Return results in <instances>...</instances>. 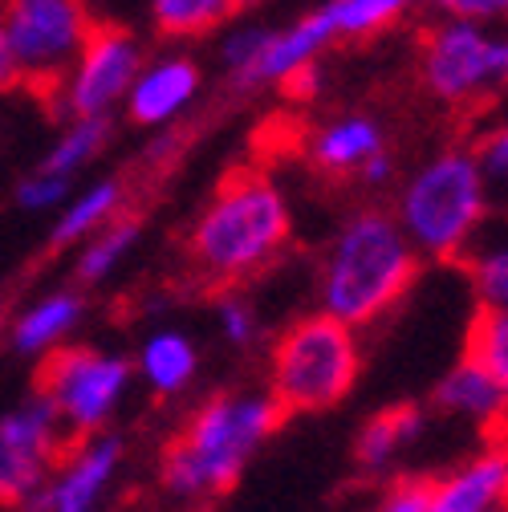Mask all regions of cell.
Segmentation results:
<instances>
[{
    "label": "cell",
    "mask_w": 508,
    "mask_h": 512,
    "mask_svg": "<svg viewBox=\"0 0 508 512\" xmlns=\"http://www.w3.org/2000/svg\"><path fill=\"white\" fill-rule=\"evenodd\" d=\"M216 330L232 350H252L261 342V313L240 289H224L216 297Z\"/></svg>",
    "instance_id": "cell-28"
},
{
    "label": "cell",
    "mask_w": 508,
    "mask_h": 512,
    "mask_svg": "<svg viewBox=\"0 0 508 512\" xmlns=\"http://www.w3.org/2000/svg\"><path fill=\"white\" fill-rule=\"evenodd\" d=\"M248 5H257V0H240V9H248Z\"/></svg>",
    "instance_id": "cell-35"
},
{
    "label": "cell",
    "mask_w": 508,
    "mask_h": 512,
    "mask_svg": "<svg viewBox=\"0 0 508 512\" xmlns=\"http://www.w3.org/2000/svg\"><path fill=\"white\" fill-rule=\"evenodd\" d=\"M240 13V0H151V21L159 37H204Z\"/></svg>",
    "instance_id": "cell-24"
},
{
    "label": "cell",
    "mask_w": 508,
    "mask_h": 512,
    "mask_svg": "<svg viewBox=\"0 0 508 512\" xmlns=\"http://www.w3.org/2000/svg\"><path fill=\"white\" fill-rule=\"evenodd\" d=\"M135 387V366L114 350L57 346L37 366V391L53 403L70 443L106 431Z\"/></svg>",
    "instance_id": "cell-6"
},
{
    "label": "cell",
    "mask_w": 508,
    "mask_h": 512,
    "mask_svg": "<svg viewBox=\"0 0 508 512\" xmlns=\"http://www.w3.org/2000/svg\"><path fill=\"white\" fill-rule=\"evenodd\" d=\"M330 17L338 37L350 41H366L374 33H383L387 25H395V17L403 13V0H330Z\"/></svg>",
    "instance_id": "cell-26"
},
{
    "label": "cell",
    "mask_w": 508,
    "mask_h": 512,
    "mask_svg": "<svg viewBox=\"0 0 508 512\" xmlns=\"http://www.w3.org/2000/svg\"><path fill=\"white\" fill-rule=\"evenodd\" d=\"M431 403L443 415L476 423V427H500V423H508V391L500 387V382L472 354H464L448 374L435 382Z\"/></svg>",
    "instance_id": "cell-17"
},
{
    "label": "cell",
    "mask_w": 508,
    "mask_h": 512,
    "mask_svg": "<svg viewBox=\"0 0 508 512\" xmlns=\"http://www.w3.org/2000/svg\"><path fill=\"white\" fill-rule=\"evenodd\" d=\"M110 143V118H70V126L57 135V143L45 151L41 171L78 179V171H86Z\"/></svg>",
    "instance_id": "cell-23"
},
{
    "label": "cell",
    "mask_w": 508,
    "mask_h": 512,
    "mask_svg": "<svg viewBox=\"0 0 508 512\" xmlns=\"http://www.w3.org/2000/svg\"><path fill=\"white\" fill-rule=\"evenodd\" d=\"M139 70H143V49H139L135 33L118 21H90L86 45L49 110L66 122L70 118H102L126 98Z\"/></svg>",
    "instance_id": "cell-9"
},
{
    "label": "cell",
    "mask_w": 508,
    "mask_h": 512,
    "mask_svg": "<svg viewBox=\"0 0 508 512\" xmlns=\"http://www.w3.org/2000/svg\"><path fill=\"white\" fill-rule=\"evenodd\" d=\"M504 504H508V447H488V452L464 460L460 468L427 484L431 512H496Z\"/></svg>",
    "instance_id": "cell-13"
},
{
    "label": "cell",
    "mask_w": 508,
    "mask_h": 512,
    "mask_svg": "<svg viewBox=\"0 0 508 512\" xmlns=\"http://www.w3.org/2000/svg\"><path fill=\"white\" fill-rule=\"evenodd\" d=\"M0 21L17 57L21 86L53 106L94 21L86 0H0Z\"/></svg>",
    "instance_id": "cell-7"
},
{
    "label": "cell",
    "mask_w": 508,
    "mask_h": 512,
    "mask_svg": "<svg viewBox=\"0 0 508 512\" xmlns=\"http://www.w3.org/2000/svg\"><path fill=\"white\" fill-rule=\"evenodd\" d=\"M285 411L269 391H224L200 403L159 460L167 496L208 504L224 496L273 439Z\"/></svg>",
    "instance_id": "cell-2"
},
{
    "label": "cell",
    "mask_w": 508,
    "mask_h": 512,
    "mask_svg": "<svg viewBox=\"0 0 508 512\" xmlns=\"http://www.w3.org/2000/svg\"><path fill=\"white\" fill-rule=\"evenodd\" d=\"M70 191H74V179L37 167V171H29L17 183V208H25V212H53V208H61L70 200Z\"/></svg>",
    "instance_id": "cell-29"
},
{
    "label": "cell",
    "mask_w": 508,
    "mask_h": 512,
    "mask_svg": "<svg viewBox=\"0 0 508 512\" xmlns=\"http://www.w3.org/2000/svg\"><path fill=\"white\" fill-rule=\"evenodd\" d=\"M118 212H126V183L122 179H94L82 191H70V200L57 208L49 244L53 248H78L90 232L110 224Z\"/></svg>",
    "instance_id": "cell-21"
},
{
    "label": "cell",
    "mask_w": 508,
    "mask_h": 512,
    "mask_svg": "<svg viewBox=\"0 0 508 512\" xmlns=\"http://www.w3.org/2000/svg\"><path fill=\"white\" fill-rule=\"evenodd\" d=\"M468 354L508 391V305L476 309L468 326Z\"/></svg>",
    "instance_id": "cell-25"
},
{
    "label": "cell",
    "mask_w": 508,
    "mask_h": 512,
    "mask_svg": "<svg viewBox=\"0 0 508 512\" xmlns=\"http://www.w3.org/2000/svg\"><path fill=\"white\" fill-rule=\"evenodd\" d=\"M334 37H338V29H334L330 9H317V13L301 17L297 25H289L285 33H269V41L261 45V53L252 57L244 70L228 74V82H232V90L277 86V82L289 78L293 70H301V66H309V61H317V53H322Z\"/></svg>",
    "instance_id": "cell-12"
},
{
    "label": "cell",
    "mask_w": 508,
    "mask_h": 512,
    "mask_svg": "<svg viewBox=\"0 0 508 512\" xmlns=\"http://www.w3.org/2000/svg\"><path fill=\"white\" fill-rule=\"evenodd\" d=\"M21 86V74H17V57H13V45H9V33H5V21H0V98L9 90Z\"/></svg>",
    "instance_id": "cell-33"
},
{
    "label": "cell",
    "mask_w": 508,
    "mask_h": 512,
    "mask_svg": "<svg viewBox=\"0 0 508 512\" xmlns=\"http://www.w3.org/2000/svg\"><path fill=\"white\" fill-rule=\"evenodd\" d=\"M143 236V224L131 216V212H118L110 224H102L98 232H90L82 244H78V261H74V277L94 289L102 281H110L122 265H126V256L135 252Z\"/></svg>",
    "instance_id": "cell-22"
},
{
    "label": "cell",
    "mask_w": 508,
    "mask_h": 512,
    "mask_svg": "<svg viewBox=\"0 0 508 512\" xmlns=\"http://www.w3.org/2000/svg\"><path fill=\"white\" fill-rule=\"evenodd\" d=\"M362 378L358 330L330 313L289 322L269 350V395L285 415H322L350 399Z\"/></svg>",
    "instance_id": "cell-4"
},
{
    "label": "cell",
    "mask_w": 508,
    "mask_h": 512,
    "mask_svg": "<svg viewBox=\"0 0 508 512\" xmlns=\"http://www.w3.org/2000/svg\"><path fill=\"white\" fill-rule=\"evenodd\" d=\"M460 269L484 309L508 305V212H488L480 232L460 252Z\"/></svg>",
    "instance_id": "cell-20"
},
{
    "label": "cell",
    "mask_w": 508,
    "mask_h": 512,
    "mask_svg": "<svg viewBox=\"0 0 508 512\" xmlns=\"http://www.w3.org/2000/svg\"><path fill=\"white\" fill-rule=\"evenodd\" d=\"M122 464H126V439L114 435L110 427L74 439L21 512H102V500L110 496Z\"/></svg>",
    "instance_id": "cell-11"
},
{
    "label": "cell",
    "mask_w": 508,
    "mask_h": 512,
    "mask_svg": "<svg viewBox=\"0 0 508 512\" xmlns=\"http://www.w3.org/2000/svg\"><path fill=\"white\" fill-rule=\"evenodd\" d=\"M358 179H362V183H370V187H383V183H391V179H395V159H391L387 151H378L370 163H362Z\"/></svg>",
    "instance_id": "cell-34"
},
{
    "label": "cell",
    "mask_w": 508,
    "mask_h": 512,
    "mask_svg": "<svg viewBox=\"0 0 508 512\" xmlns=\"http://www.w3.org/2000/svg\"><path fill=\"white\" fill-rule=\"evenodd\" d=\"M86 317V297L74 293V289H53V293H41L33 305H25L13 326H9V346L13 354L21 358H45L49 350L66 346L70 334L82 326Z\"/></svg>",
    "instance_id": "cell-16"
},
{
    "label": "cell",
    "mask_w": 508,
    "mask_h": 512,
    "mask_svg": "<svg viewBox=\"0 0 508 512\" xmlns=\"http://www.w3.org/2000/svg\"><path fill=\"white\" fill-rule=\"evenodd\" d=\"M419 74L439 102L472 106L508 86V37H488L464 17L431 25L419 49Z\"/></svg>",
    "instance_id": "cell-8"
},
{
    "label": "cell",
    "mask_w": 508,
    "mask_h": 512,
    "mask_svg": "<svg viewBox=\"0 0 508 512\" xmlns=\"http://www.w3.org/2000/svg\"><path fill=\"white\" fill-rule=\"evenodd\" d=\"M378 151H387L383 126L370 114H342V118L322 122L309 135L305 159L330 179H346V175H358L362 163H370Z\"/></svg>",
    "instance_id": "cell-15"
},
{
    "label": "cell",
    "mask_w": 508,
    "mask_h": 512,
    "mask_svg": "<svg viewBox=\"0 0 508 512\" xmlns=\"http://www.w3.org/2000/svg\"><path fill=\"white\" fill-rule=\"evenodd\" d=\"M200 82L204 78L192 57H163L155 66L139 70V78L126 90V118L135 126H167L196 102Z\"/></svg>",
    "instance_id": "cell-14"
},
{
    "label": "cell",
    "mask_w": 508,
    "mask_h": 512,
    "mask_svg": "<svg viewBox=\"0 0 508 512\" xmlns=\"http://www.w3.org/2000/svg\"><path fill=\"white\" fill-rule=\"evenodd\" d=\"M66 447L70 435L41 391L0 411V508H25Z\"/></svg>",
    "instance_id": "cell-10"
},
{
    "label": "cell",
    "mask_w": 508,
    "mask_h": 512,
    "mask_svg": "<svg viewBox=\"0 0 508 512\" xmlns=\"http://www.w3.org/2000/svg\"><path fill=\"white\" fill-rule=\"evenodd\" d=\"M293 236V212L281 187L257 167H232L187 228V261L220 289L265 273Z\"/></svg>",
    "instance_id": "cell-1"
},
{
    "label": "cell",
    "mask_w": 508,
    "mask_h": 512,
    "mask_svg": "<svg viewBox=\"0 0 508 512\" xmlns=\"http://www.w3.org/2000/svg\"><path fill=\"white\" fill-rule=\"evenodd\" d=\"M427 431V415L415 403H399L378 411L374 419H366L354 435V460L366 476H383L399 464V456L407 447H415Z\"/></svg>",
    "instance_id": "cell-19"
},
{
    "label": "cell",
    "mask_w": 508,
    "mask_h": 512,
    "mask_svg": "<svg viewBox=\"0 0 508 512\" xmlns=\"http://www.w3.org/2000/svg\"><path fill=\"white\" fill-rule=\"evenodd\" d=\"M269 33H273V29H261V25H240V29H232V33L224 37V45H220V61H224V70H228V74L244 70L248 61L261 53V45L269 41Z\"/></svg>",
    "instance_id": "cell-30"
},
{
    "label": "cell",
    "mask_w": 508,
    "mask_h": 512,
    "mask_svg": "<svg viewBox=\"0 0 508 512\" xmlns=\"http://www.w3.org/2000/svg\"><path fill=\"white\" fill-rule=\"evenodd\" d=\"M496 512H508V504H504V508H496Z\"/></svg>",
    "instance_id": "cell-36"
},
{
    "label": "cell",
    "mask_w": 508,
    "mask_h": 512,
    "mask_svg": "<svg viewBox=\"0 0 508 512\" xmlns=\"http://www.w3.org/2000/svg\"><path fill=\"white\" fill-rule=\"evenodd\" d=\"M448 17H464V21H492V17H508V0H439Z\"/></svg>",
    "instance_id": "cell-32"
},
{
    "label": "cell",
    "mask_w": 508,
    "mask_h": 512,
    "mask_svg": "<svg viewBox=\"0 0 508 512\" xmlns=\"http://www.w3.org/2000/svg\"><path fill=\"white\" fill-rule=\"evenodd\" d=\"M488 212L492 204L472 147L427 159L403 179L395 196V220L423 261H460Z\"/></svg>",
    "instance_id": "cell-5"
},
{
    "label": "cell",
    "mask_w": 508,
    "mask_h": 512,
    "mask_svg": "<svg viewBox=\"0 0 508 512\" xmlns=\"http://www.w3.org/2000/svg\"><path fill=\"white\" fill-rule=\"evenodd\" d=\"M423 256L399 228L395 212L362 208L354 212L330 240L322 277H317V301L322 313L338 322L366 330L411 293L419 281Z\"/></svg>",
    "instance_id": "cell-3"
},
{
    "label": "cell",
    "mask_w": 508,
    "mask_h": 512,
    "mask_svg": "<svg viewBox=\"0 0 508 512\" xmlns=\"http://www.w3.org/2000/svg\"><path fill=\"white\" fill-rule=\"evenodd\" d=\"M472 159L480 167V179H484L492 212H508V122L492 126V131H484L476 139Z\"/></svg>",
    "instance_id": "cell-27"
},
{
    "label": "cell",
    "mask_w": 508,
    "mask_h": 512,
    "mask_svg": "<svg viewBox=\"0 0 508 512\" xmlns=\"http://www.w3.org/2000/svg\"><path fill=\"white\" fill-rule=\"evenodd\" d=\"M135 378L155 399H175L200 374V346L183 330H151L135 354Z\"/></svg>",
    "instance_id": "cell-18"
},
{
    "label": "cell",
    "mask_w": 508,
    "mask_h": 512,
    "mask_svg": "<svg viewBox=\"0 0 508 512\" xmlns=\"http://www.w3.org/2000/svg\"><path fill=\"white\" fill-rule=\"evenodd\" d=\"M427 484L431 480H395L374 512H431L427 508Z\"/></svg>",
    "instance_id": "cell-31"
}]
</instances>
